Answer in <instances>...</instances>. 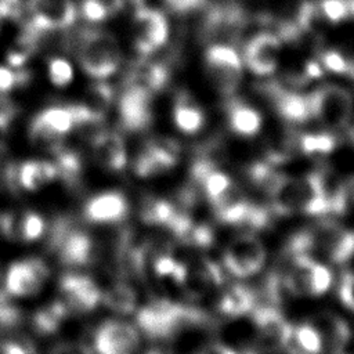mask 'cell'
<instances>
[{
	"mask_svg": "<svg viewBox=\"0 0 354 354\" xmlns=\"http://www.w3.org/2000/svg\"><path fill=\"white\" fill-rule=\"evenodd\" d=\"M136 319L147 337L166 340L187 328L206 325L210 317L198 307L156 297L137 310Z\"/></svg>",
	"mask_w": 354,
	"mask_h": 354,
	"instance_id": "6da1fadb",
	"label": "cell"
},
{
	"mask_svg": "<svg viewBox=\"0 0 354 354\" xmlns=\"http://www.w3.org/2000/svg\"><path fill=\"white\" fill-rule=\"evenodd\" d=\"M324 254L335 264H343L354 256V232L333 220H321L293 234L286 243V254Z\"/></svg>",
	"mask_w": 354,
	"mask_h": 354,
	"instance_id": "7a4b0ae2",
	"label": "cell"
},
{
	"mask_svg": "<svg viewBox=\"0 0 354 354\" xmlns=\"http://www.w3.org/2000/svg\"><path fill=\"white\" fill-rule=\"evenodd\" d=\"M271 198V210L277 216L300 212L311 216L330 213L324 171H313L299 178L285 177Z\"/></svg>",
	"mask_w": 354,
	"mask_h": 354,
	"instance_id": "3957f363",
	"label": "cell"
},
{
	"mask_svg": "<svg viewBox=\"0 0 354 354\" xmlns=\"http://www.w3.org/2000/svg\"><path fill=\"white\" fill-rule=\"evenodd\" d=\"M77 59L82 69L91 77L111 76L120 64V48L112 33L90 29L80 35Z\"/></svg>",
	"mask_w": 354,
	"mask_h": 354,
	"instance_id": "277c9868",
	"label": "cell"
},
{
	"mask_svg": "<svg viewBox=\"0 0 354 354\" xmlns=\"http://www.w3.org/2000/svg\"><path fill=\"white\" fill-rule=\"evenodd\" d=\"M50 245L64 266H91L100 256L98 243L91 234L64 218L53 227Z\"/></svg>",
	"mask_w": 354,
	"mask_h": 354,
	"instance_id": "5b68a950",
	"label": "cell"
},
{
	"mask_svg": "<svg viewBox=\"0 0 354 354\" xmlns=\"http://www.w3.org/2000/svg\"><path fill=\"white\" fill-rule=\"evenodd\" d=\"M311 119L318 120L326 130L344 129L353 113V97L344 87L324 84L307 95Z\"/></svg>",
	"mask_w": 354,
	"mask_h": 354,
	"instance_id": "8992f818",
	"label": "cell"
},
{
	"mask_svg": "<svg viewBox=\"0 0 354 354\" xmlns=\"http://www.w3.org/2000/svg\"><path fill=\"white\" fill-rule=\"evenodd\" d=\"M290 264L282 272L285 289L292 296H319L332 283L330 270L307 254L289 256Z\"/></svg>",
	"mask_w": 354,
	"mask_h": 354,
	"instance_id": "52a82bcc",
	"label": "cell"
},
{
	"mask_svg": "<svg viewBox=\"0 0 354 354\" xmlns=\"http://www.w3.org/2000/svg\"><path fill=\"white\" fill-rule=\"evenodd\" d=\"M256 325V343L253 348L259 354H279L292 339L293 326L285 319L278 307L256 303L250 311Z\"/></svg>",
	"mask_w": 354,
	"mask_h": 354,
	"instance_id": "ba28073f",
	"label": "cell"
},
{
	"mask_svg": "<svg viewBox=\"0 0 354 354\" xmlns=\"http://www.w3.org/2000/svg\"><path fill=\"white\" fill-rule=\"evenodd\" d=\"M76 129L72 106H50L39 112L29 126V138L33 145L55 152L64 138Z\"/></svg>",
	"mask_w": 354,
	"mask_h": 354,
	"instance_id": "9c48e42d",
	"label": "cell"
},
{
	"mask_svg": "<svg viewBox=\"0 0 354 354\" xmlns=\"http://www.w3.org/2000/svg\"><path fill=\"white\" fill-rule=\"evenodd\" d=\"M206 72L220 93L231 95L242 80V58L225 43L212 44L205 54Z\"/></svg>",
	"mask_w": 354,
	"mask_h": 354,
	"instance_id": "30bf717a",
	"label": "cell"
},
{
	"mask_svg": "<svg viewBox=\"0 0 354 354\" xmlns=\"http://www.w3.org/2000/svg\"><path fill=\"white\" fill-rule=\"evenodd\" d=\"M267 252L264 245L253 234L245 232L234 238L225 248L223 263L234 277H249L261 270Z\"/></svg>",
	"mask_w": 354,
	"mask_h": 354,
	"instance_id": "8fae6325",
	"label": "cell"
},
{
	"mask_svg": "<svg viewBox=\"0 0 354 354\" xmlns=\"http://www.w3.org/2000/svg\"><path fill=\"white\" fill-rule=\"evenodd\" d=\"M134 47L141 55L159 50L169 37V24L165 14L151 7H137L133 17Z\"/></svg>",
	"mask_w": 354,
	"mask_h": 354,
	"instance_id": "7c38bea8",
	"label": "cell"
},
{
	"mask_svg": "<svg viewBox=\"0 0 354 354\" xmlns=\"http://www.w3.org/2000/svg\"><path fill=\"white\" fill-rule=\"evenodd\" d=\"M50 270L40 259H25L12 263L6 274L4 289L14 297H29L41 290Z\"/></svg>",
	"mask_w": 354,
	"mask_h": 354,
	"instance_id": "4fadbf2b",
	"label": "cell"
},
{
	"mask_svg": "<svg viewBox=\"0 0 354 354\" xmlns=\"http://www.w3.org/2000/svg\"><path fill=\"white\" fill-rule=\"evenodd\" d=\"M152 97L147 90L134 86H126L118 102L120 124L127 131H144L153 119L152 115Z\"/></svg>",
	"mask_w": 354,
	"mask_h": 354,
	"instance_id": "5bb4252c",
	"label": "cell"
},
{
	"mask_svg": "<svg viewBox=\"0 0 354 354\" xmlns=\"http://www.w3.org/2000/svg\"><path fill=\"white\" fill-rule=\"evenodd\" d=\"M25 8L29 12V22L40 32L66 29L76 21L72 0H28Z\"/></svg>",
	"mask_w": 354,
	"mask_h": 354,
	"instance_id": "9a60e30c",
	"label": "cell"
},
{
	"mask_svg": "<svg viewBox=\"0 0 354 354\" xmlns=\"http://www.w3.org/2000/svg\"><path fill=\"white\" fill-rule=\"evenodd\" d=\"M138 346V332L126 321H105L97 328L94 335L97 354H136Z\"/></svg>",
	"mask_w": 354,
	"mask_h": 354,
	"instance_id": "2e32d148",
	"label": "cell"
},
{
	"mask_svg": "<svg viewBox=\"0 0 354 354\" xmlns=\"http://www.w3.org/2000/svg\"><path fill=\"white\" fill-rule=\"evenodd\" d=\"M282 51V39L272 32L254 35L245 46L243 59L250 72L257 76H268L278 68Z\"/></svg>",
	"mask_w": 354,
	"mask_h": 354,
	"instance_id": "e0dca14e",
	"label": "cell"
},
{
	"mask_svg": "<svg viewBox=\"0 0 354 354\" xmlns=\"http://www.w3.org/2000/svg\"><path fill=\"white\" fill-rule=\"evenodd\" d=\"M97 283L83 274H66L59 279V299L73 313H88L101 301Z\"/></svg>",
	"mask_w": 354,
	"mask_h": 354,
	"instance_id": "ac0fdd59",
	"label": "cell"
},
{
	"mask_svg": "<svg viewBox=\"0 0 354 354\" xmlns=\"http://www.w3.org/2000/svg\"><path fill=\"white\" fill-rule=\"evenodd\" d=\"M57 178V167L48 160H25L21 163H11L6 170V181L14 191H37Z\"/></svg>",
	"mask_w": 354,
	"mask_h": 354,
	"instance_id": "d6986e66",
	"label": "cell"
},
{
	"mask_svg": "<svg viewBox=\"0 0 354 354\" xmlns=\"http://www.w3.org/2000/svg\"><path fill=\"white\" fill-rule=\"evenodd\" d=\"M180 158V152L170 142L151 138L134 162V171L141 178L160 176L173 169Z\"/></svg>",
	"mask_w": 354,
	"mask_h": 354,
	"instance_id": "ffe728a7",
	"label": "cell"
},
{
	"mask_svg": "<svg viewBox=\"0 0 354 354\" xmlns=\"http://www.w3.org/2000/svg\"><path fill=\"white\" fill-rule=\"evenodd\" d=\"M1 234L12 242H33L46 231L44 218L32 210H11L0 220Z\"/></svg>",
	"mask_w": 354,
	"mask_h": 354,
	"instance_id": "44dd1931",
	"label": "cell"
},
{
	"mask_svg": "<svg viewBox=\"0 0 354 354\" xmlns=\"http://www.w3.org/2000/svg\"><path fill=\"white\" fill-rule=\"evenodd\" d=\"M113 100V88L106 83H95L91 84L84 95L83 100L77 104L71 105L75 119L76 127L83 124H95L101 122Z\"/></svg>",
	"mask_w": 354,
	"mask_h": 354,
	"instance_id": "7402d4cb",
	"label": "cell"
},
{
	"mask_svg": "<svg viewBox=\"0 0 354 354\" xmlns=\"http://www.w3.org/2000/svg\"><path fill=\"white\" fill-rule=\"evenodd\" d=\"M129 203L119 191H106L88 199L84 205V218L95 224H112L126 218Z\"/></svg>",
	"mask_w": 354,
	"mask_h": 354,
	"instance_id": "603a6c76",
	"label": "cell"
},
{
	"mask_svg": "<svg viewBox=\"0 0 354 354\" xmlns=\"http://www.w3.org/2000/svg\"><path fill=\"white\" fill-rule=\"evenodd\" d=\"M224 274L220 266L206 257H198L191 264H187L184 289L192 297H201L209 290L221 286Z\"/></svg>",
	"mask_w": 354,
	"mask_h": 354,
	"instance_id": "cb8c5ba5",
	"label": "cell"
},
{
	"mask_svg": "<svg viewBox=\"0 0 354 354\" xmlns=\"http://www.w3.org/2000/svg\"><path fill=\"white\" fill-rule=\"evenodd\" d=\"M267 97L271 100L278 115L289 123H304L311 119L307 95L286 90L281 86H268L266 88Z\"/></svg>",
	"mask_w": 354,
	"mask_h": 354,
	"instance_id": "d4e9b609",
	"label": "cell"
},
{
	"mask_svg": "<svg viewBox=\"0 0 354 354\" xmlns=\"http://www.w3.org/2000/svg\"><path fill=\"white\" fill-rule=\"evenodd\" d=\"M91 151L97 163L102 167L119 171L127 163L126 145L122 136L116 131H100L93 137Z\"/></svg>",
	"mask_w": 354,
	"mask_h": 354,
	"instance_id": "484cf974",
	"label": "cell"
},
{
	"mask_svg": "<svg viewBox=\"0 0 354 354\" xmlns=\"http://www.w3.org/2000/svg\"><path fill=\"white\" fill-rule=\"evenodd\" d=\"M210 203L218 221L239 225L252 202L246 198L243 191L232 183L217 199Z\"/></svg>",
	"mask_w": 354,
	"mask_h": 354,
	"instance_id": "4316f807",
	"label": "cell"
},
{
	"mask_svg": "<svg viewBox=\"0 0 354 354\" xmlns=\"http://www.w3.org/2000/svg\"><path fill=\"white\" fill-rule=\"evenodd\" d=\"M169 71L163 64L140 59L129 69L124 84L140 87L151 94H155L165 87Z\"/></svg>",
	"mask_w": 354,
	"mask_h": 354,
	"instance_id": "83f0119b",
	"label": "cell"
},
{
	"mask_svg": "<svg viewBox=\"0 0 354 354\" xmlns=\"http://www.w3.org/2000/svg\"><path fill=\"white\" fill-rule=\"evenodd\" d=\"M315 326L321 333L322 351L340 354L344 350L350 340V328L343 318L335 314H324Z\"/></svg>",
	"mask_w": 354,
	"mask_h": 354,
	"instance_id": "f1b7e54d",
	"label": "cell"
},
{
	"mask_svg": "<svg viewBox=\"0 0 354 354\" xmlns=\"http://www.w3.org/2000/svg\"><path fill=\"white\" fill-rule=\"evenodd\" d=\"M173 119L178 130L185 134H195L203 127L205 113L188 93L181 91L176 97Z\"/></svg>",
	"mask_w": 354,
	"mask_h": 354,
	"instance_id": "f546056e",
	"label": "cell"
},
{
	"mask_svg": "<svg viewBox=\"0 0 354 354\" xmlns=\"http://www.w3.org/2000/svg\"><path fill=\"white\" fill-rule=\"evenodd\" d=\"M256 304V293L252 288L234 283L228 286L217 301V308L221 314L228 317H239L250 313Z\"/></svg>",
	"mask_w": 354,
	"mask_h": 354,
	"instance_id": "4dcf8cb0",
	"label": "cell"
},
{
	"mask_svg": "<svg viewBox=\"0 0 354 354\" xmlns=\"http://www.w3.org/2000/svg\"><path fill=\"white\" fill-rule=\"evenodd\" d=\"M230 129L243 137L256 136L261 129L260 112L249 104L232 100L227 108Z\"/></svg>",
	"mask_w": 354,
	"mask_h": 354,
	"instance_id": "1f68e13d",
	"label": "cell"
},
{
	"mask_svg": "<svg viewBox=\"0 0 354 354\" xmlns=\"http://www.w3.org/2000/svg\"><path fill=\"white\" fill-rule=\"evenodd\" d=\"M40 30L36 29L29 21L25 24L21 35L14 40L7 51V61L11 66H22L36 51L40 39Z\"/></svg>",
	"mask_w": 354,
	"mask_h": 354,
	"instance_id": "d6a6232c",
	"label": "cell"
},
{
	"mask_svg": "<svg viewBox=\"0 0 354 354\" xmlns=\"http://www.w3.org/2000/svg\"><path fill=\"white\" fill-rule=\"evenodd\" d=\"M69 314V310L61 299L40 307L32 317V325L40 335L55 333L62 325L64 319Z\"/></svg>",
	"mask_w": 354,
	"mask_h": 354,
	"instance_id": "836d02e7",
	"label": "cell"
},
{
	"mask_svg": "<svg viewBox=\"0 0 354 354\" xmlns=\"http://www.w3.org/2000/svg\"><path fill=\"white\" fill-rule=\"evenodd\" d=\"M55 167L58 178H61L68 187H77L83 174V162L77 152L64 148V145L55 152Z\"/></svg>",
	"mask_w": 354,
	"mask_h": 354,
	"instance_id": "e575fe53",
	"label": "cell"
},
{
	"mask_svg": "<svg viewBox=\"0 0 354 354\" xmlns=\"http://www.w3.org/2000/svg\"><path fill=\"white\" fill-rule=\"evenodd\" d=\"M248 177L257 189L271 196L286 176L275 170V166L266 160L252 163L248 169Z\"/></svg>",
	"mask_w": 354,
	"mask_h": 354,
	"instance_id": "d590c367",
	"label": "cell"
},
{
	"mask_svg": "<svg viewBox=\"0 0 354 354\" xmlns=\"http://www.w3.org/2000/svg\"><path fill=\"white\" fill-rule=\"evenodd\" d=\"M297 149L304 155H326L330 153L336 145V136L326 131H315V133H297Z\"/></svg>",
	"mask_w": 354,
	"mask_h": 354,
	"instance_id": "8d00e7d4",
	"label": "cell"
},
{
	"mask_svg": "<svg viewBox=\"0 0 354 354\" xmlns=\"http://www.w3.org/2000/svg\"><path fill=\"white\" fill-rule=\"evenodd\" d=\"M152 268L156 277L183 286L187 274V264L177 260L170 252H158L152 259Z\"/></svg>",
	"mask_w": 354,
	"mask_h": 354,
	"instance_id": "74e56055",
	"label": "cell"
},
{
	"mask_svg": "<svg viewBox=\"0 0 354 354\" xmlns=\"http://www.w3.org/2000/svg\"><path fill=\"white\" fill-rule=\"evenodd\" d=\"M104 304L115 313L129 314L137 308V293L127 283H115L101 297Z\"/></svg>",
	"mask_w": 354,
	"mask_h": 354,
	"instance_id": "f35d334b",
	"label": "cell"
},
{
	"mask_svg": "<svg viewBox=\"0 0 354 354\" xmlns=\"http://www.w3.org/2000/svg\"><path fill=\"white\" fill-rule=\"evenodd\" d=\"M177 206L163 198H147L140 209V217L151 225H167L174 216Z\"/></svg>",
	"mask_w": 354,
	"mask_h": 354,
	"instance_id": "ab89813d",
	"label": "cell"
},
{
	"mask_svg": "<svg viewBox=\"0 0 354 354\" xmlns=\"http://www.w3.org/2000/svg\"><path fill=\"white\" fill-rule=\"evenodd\" d=\"M296 343V348L306 354H321L322 339L318 328L313 324H300L292 329V339Z\"/></svg>",
	"mask_w": 354,
	"mask_h": 354,
	"instance_id": "60d3db41",
	"label": "cell"
},
{
	"mask_svg": "<svg viewBox=\"0 0 354 354\" xmlns=\"http://www.w3.org/2000/svg\"><path fill=\"white\" fill-rule=\"evenodd\" d=\"M124 0H83L82 12L90 22H100L123 8Z\"/></svg>",
	"mask_w": 354,
	"mask_h": 354,
	"instance_id": "b9f144b4",
	"label": "cell"
},
{
	"mask_svg": "<svg viewBox=\"0 0 354 354\" xmlns=\"http://www.w3.org/2000/svg\"><path fill=\"white\" fill-rule=\"evenodd\" d=\"M317 4L324 19L329 24H340L350 18L347 0H319Z\"/></svg>",
	"mask_w": 354,
	"mask_h": 354,
	"instance_id": "7bdbcfd3",
	"label": "cell"
},
{
	"mask_svg": "<svg viewBox=\"0 0 354 354\" xmlns=\"http://www.w3.org/2000/svg\"><path fill=\"white\" fill-rule=\"evenodd\" d=\"M14 296L6 292V289H0V326L1 328H12L19 324L22 319L21 308L14 303Z\"/></svg>",
	"mask_w": 354,
	"mask_h": 354,
	"instance_id": "ee69618b",
	"label": "cell"
},
{
	"mask_svg": "<svg viewBox=\"0 0 354 354\" xmlns=\"http://www.w3.org/2000/svg\"><path fill=\"white\" fill-rule=\"evenodd\" d=\"M48 79L57 87H65L73 79V68L64 58H53L48 65Z\"/></svg>",
	"mask_w": 354,
	"mask_h": 354,
	"instance_id": "f6af8a7d",
	"label": "cell"
},
{
	"mask_svg": "<svg viewBox=\"0 0 354 354\" xmlns=\"http://www.w3.org/2000/svg\"><path fill=\"white\" fill-rule=\"evenodd\" d=\"M318 62L325 71H329L336 75H347L348 72V61L344 53L336 48L325 50L319 54Z\"/></svg>",
	"mask_w": 354,
	"mask_h": 354,
	"instance_id": "bcb514c9",
	"label": "cell"
},
{
	"mask_svg": "<svg viewBox=\"0 0 354 354\" xmlns=\"http://www.w3.org/2000/svg\"><path fill=\"white\" fill-rule=\"evenodd\" d=\"M337 295H339L340 301L347 308L354 311V271L343 272L340 282H339Z\"/></svg>",
	"mask_w": 354,
	"mask_h": 354,
	"instance_id": "7dc6e473",
	"label": "cell"
},
{
	"mask_svg": "<svg viewBox=\"0 0 354 354\" xmlns=\"http://www.w3.org/2000/svg\"><path fill=\"white\" fill-rule=\"evenodd\" d=\"M26 72H14L7 66H0V93H7L19 84L26 83Z\"/></svg>",
	"mask_w": 354,
	"mask_h": 354,
	"instance_id": "c3c4849f",
	"label": "cell"
},
{
	"mask_svg": "<svg viewBox=\"0 0 354 354\" xmlns=\"http://www.w3.org/2000/svg\"><path fill=\"white\" fill-rule=\"evenodd\" d=\"M24 8L25 4L22 0H0V18L18 19Z\"/></svg>",
	"mask_w": 354,
	"mask_h": 354,
	"instance_id": "681fc988",
	"label": "cell"
},
{
	"mask_svg": "<svg viewBox=\"0 0 354 354\" xmlns=\"http://www.w3.org/2000/svg\"><path fill=\"white\" fill-rule=\"evenodd\" d=\"M206 0H165L166 6L180 14H185L201 8Z\"/></svg>",
	"mask_w": 354,
	"mask_h": 354,
	"instance_id": "f907efd6",
	"label": "cell"
},
{
	"mask_svg": "<svg viewBox=\"0 0 354 354\" xmlns=\"http://www.w3.org/2000/svg\"><path fill=\"white\" fill-rule=\"evenodd\" d=\"M51 354H93V351L83 343H61L54 347Z\"/></svg>",
	"mask_w": 354,
	"mask_h": 354,
	"instance_id": "816d5d0a",
	"label": "cell"
},
{
	"mask_svg": "<svg viewBox=\"0 0 354 354\" xmlns=\"http://www.w3.org/2000/svg\"><path fill=\"white\" fill-rule=\"evenodd\" d=\"M0 354H32L28 346L17 340L0 342Z\"/></svg>",
	"mask_w": 354,
	"mask_h": 354,
	"instance_id": "f5cc1de1",
	"label": "cell"
},
{
	"mask_svg": "<svg viewBox=\"0 0 354 354\" xmlns=\"http://www.w3.org/2000/svg\"><path fill=\"white\" fill-rule=\"evenodd\" d=\"M195 354H236V351L221 343H209L199 348Z\"/></svg>",
	"mask_w": 354,
	"mask_h": 354,
	"instance_id": "db71d44e",
	"label": "cell"
},
{
	"mask_svg": "<svg viewBox=\"0 0 354 354\" xmlns=\"http://www.w3.org/2000/svg\"><path fill=\"white\" fill-rule=\"evenodd\" d=\"M10 123H11V116L8 112L1 111L0 112V153L4 148V142L6 138L8 136V130H10Z\"/></svg>",
	"mask_w": 354,
	"mask_h": 354,
	"instance_id": "11a10c76",
	"label": "cell"
},
{
	"mask_svg": "<svg viewBox=\"0 0 354 354\" xmlns=\"http://www.w3.org/2000/svg\"><path fill=\"white\" fill-rule=\"evenodd\" d=\"M343 195H344L347 207L354 206V177L343 183Z\"/></svg>",
	"mask_w": 354,
	"mask_h": 354,
	"instance_id": "9f6ffc18",
	"label": "cell"
},
{
	"mask_svg": "<svg viewBox=\"0 0 354 354\" xmlns=\"http://www.w3.org/2000/svg\"><path fill=\"white\" fill-rule=\"evenodd\" d=\"M145 354H170V353L162 347H155V348H151L149 351H147Z\"/></svg>",
	"mask_w": 354,
	"mask_h": 354,
	"instance_id": "6f0895ef",
	"label": "cell"
},
{
	"mask_svg": "<svg viewBox=\"0 0 354 354\" xmlns=\"http://www.w3.org/2000/svg\"><path fill=\"white\" fill-rule=\"evenodd\" d=\"M133 4H134V7L137 8V7H148L147 4H148V1L149 0H130Z\"/></svg>",
	"mask_w": 354,
	"mask_h": 354,
	"instance_id": "680465c9",
	"label": "cell"
},
{
	"mask_svg": "<svg viewBox=\"0 0 354 354\" xmlns=\"http://www.w3.org/2000/svg\"><path fill=\"white\" fill-rule=\"evenodd\" d=\"M348 8H350V17L354 18V0H347Z\"/></svg>",
	"mask_w": 354,
	"mask_h": 354,
	"instance_id": "91938a15",
	"label": "cell"
},
{
	"mask_svg": "<svg viewBox=\"0 0 354 354\" xmlns=\"http://www.w3.org/2000/svg\"><path fill=\"white\" fill-rule=\"evenodd\" d=\"M351 136H353V140H354V129H353V133H351Z\"/></svg>",
	"mask_w": 354,
	"mask_h": 354,
	"instance_id": "94428289",
	"label": "cell"
},
{
	"mask_svg": "<svg viewBox=\"0 0 354 354\" xmlns=\"http://www.w3.org/2000/svg\"><path fill=\"white\" fill-rule=\"evenodd\" d=\"M0 155H1V153H0Z\"/></svg>",
	"mask_w": 354,
	"mask_h": 354,
	"instance_id": "6125c7cd",
	"label": "cell"
}]
</instances>
